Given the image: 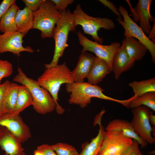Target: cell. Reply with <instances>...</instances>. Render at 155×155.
<instances>
[{
  "label": "cell",
  "mask_w": 155,
  "mask_h": 155,
  "mask_svg": "<svg viewBox=\"0 0 155 155\" xmlns=\"http://www.w3.org/2000/svg\"><path fill=\"white\" fill-rule=\"evenodd\" d=\"M41 87L51 94L56 104L55 110L59 115H62L65 110L58 103V93L63 84L73 82L71 71L65 62L57 66L46 69L36 80Z\"/></svg>",
  "instance_id": "obj_1"
},
{
  "label": "cell",
  "mask_w": 155,
  "mask_h": 155,
  "mask_svg": "<svg viewBox=\"0 0 155 155\" xmlns=\"http://www.w3.org/2000/svg\"><path fill=\"white\" fill-rule=\"evenodd\" d=\"M65 89L70 93L68 102L76 104L82 108L87 106L92 98L95 97L118 102L128 107L129 99L119 100L110 97L103 93L104 90L97 85H93L85 82L65 84Z\"/></svg>",
  "instance_id": "obj_2"
},
{
  "label": "cell",
  "mask_w": 155,
  "mask_h": 155,
  "mask_svg": "<svg viewBox=\"0 0 155 155\" xmlns=\"http://www.w3.org/2000/svg\"><path fill=\"white\" fill-rule=\"evenodd\" d=\"M17 70L13 81L26 86L29 90L33 98L32 105L35 111L43 115L53 111L56 104L49 92L36 81L28 77L20 67H18Z\"/></svg>",
  "instance_id": "obj_3"
},
{
  "label": "cell",
  "mask_w": 155,
  "mask_h": 155,
  "mask_svg": "<svg viewBox=\"0 0 155 155\" xmlns=\"http://www.w3.org/2000/svg\"><path fill=\"white\" fill-rule=\"evenodd\" d=\"M75 27L70 10L67 9L61 12V16L57 20L53 31V37L55 42L53 57L50 63L44 65L46 69L58 65L59 58L69 46L67 42L69 33L70 31H75Z\"/></svg>",
  "instance_id": "obj_4"
},
{
  "label": "cell",
  "mask_w": 155,
  "mask_h": 155,
  "mask_svg": "<svg viewBox=\"0 0 155 155\" xmlns=\"http://www.w3.org/2000/svg\"><path fill=\"white\" fill-rule=\"evenodd\" d=\"M72 16L75 27L80 25L84 34L90 35L95 42L101 44H102L103 39L98 36V31L101 28L109 30L115 27V24L110 19L94 17L88 15L84 11L80 4L76 6Z\"/></svg>",
  "instance_id": "obj_5"
},
{
  "label": "cell",
  "mask_w": 155,
  "mask_h": 155,
  "mask_svg": "<svg viewBox=\"0 0 155 155\" xmlns=\"http://www.w3.org/2000/svg\"><path fill=\"white\" fill-rule=\"evenodd\" d=\"M33 29L40 30L43 38L53 37V29L61 16V12L56 9L53 2L51 0H44L38 9L33 12Z\"/></svg>",
  "instance_id": "obj_6"
},
{
  "label": "cell",
  "mask_w": 155,
  "mask_h": 155,
  "mask_svg": "<svg viewBox=\"0 0 155 155\" xmlns=\"http://www.w3.org/2000/svg\"><path fill=\"white\" fill-rule=\"evenodd\" d=\"M118 9L123 18L118 17L117 20L124 29V35L125 38L134 37L142 43L150 52L152 60L155 63V44L149 39L142 29L132 19L128 11L123 6L120 5Z\"/></svg>",
  "instance_id": "obj_7"
},
{
  "label": "cell",
  "mask_w": 155,
  "mask_h": 155,
  "mask_svg": "<svg viewBox=\"0 0 155 155\" xmlns=\"http://www.w3.org/2000/svg\"><path fill=\"white\" fill-rule=\"evenodd\" d=\"M79 42L83 46L82 53L90 51L94 53L96 57L106 61L111 70L114 56L121 46L118 42H114L109 45H103L93 41L85 36L80 31L77 34Z\"/></svg>",
  "instance_id": "obj_8"
},
{
  "label": "cell",
  "mask_w": 155,
  "mask_h": 155,
  "mask_svg": "<svg viewBox=\"0 0 155 155\" xmlns=\"http://www.w3.org/2000/svg\"><path fill=\"white\" fill-rule=\"evenodd\" d=\"M133 140L114 131H104L102 143L98 155H114L125 151Z\"/></svg>",
  "instance_id": "obj_9"
},
{
  "label": "cell",
  "mask_w": 155,
  "mask_h": 155,
  "mask_svg": "<svg viewBox=\"0 0 155 155\" xmlns=\"http://www.w3.org/2000/svg\"><path fill=\"white\" fill-rule=\"evenodd\" d=\"M133 115L130 123L135 132L148 143H155V138L152 136V127L150 121L152 113L148 107L142 106L132 109Z\"/></svg>",
  "instance_id": "obj_10"
},
{
  "label": "cell",
  "mask_w": 155,
  "mask_h": 155,
  "mask_svg": "<svg viewBox=\"0 0 155 155\" xmlns=\"http://www.w3.org/2000/svg\"><path fill=\"white\" fill-rule=\"evenodd\" d=\"M0 126H4L22 143L31 136L28 126L24 122L20 114L6 113L0 117Z\"/></svg>",
  "instance_id": "obj_11"
},
{
  "label": "cell",
  "mask_w": 155,
  "mask_h": 155,
  "mask_svg": "<svg viewBox=\"0 0 155 155\" xmlns=\"http://www.w3.org/2000/svg\"><path fill=\"white\" fill-rule=\"evenodd\" d=\"M24 36L18 31L0 34V53L9 52L19 57L22 52L33 53L34 51L31 47L23 46V39Z\"/></svg>",
  "instance_id": "obj_12"
},
{
  "label": "cell",
  "mask_w": 155,
  "mask_h": 155,
  "mask_svg": "<svg viewBox=\"0 0 155 155\" xmlns=\"http://www.w3.org/2000/svg\"><path fill=\"white\" fill-rule=\"evenodd\" d=\"M126 1L129 6L130 11L134 21L136 22L139 21L140 27L146 34H148L152 28L150 22L153 21L154 18L150 12V6L152 1L139 0L136 6L133 8L129 0Z\"/></svg>",
  "instance_id": "obj_13"
},
{
  "label": "cell",
  "mask_w": 155,
  "mask_h": 155,
  "mask_svg": "<svg viewBox=\"0 0 155 155\" xmlns=\"http://www.w3.org/2000/svg\"><path fill=\"white\" fill-rule=\"evenodd\" d=\"M22 143L6 127L0 126V147L5 155H26Z\"/></svg>",
  "instance_id": "obj_14"
},
{
  "label": "cell",
  "mask_w": 155,
  "mask_h": 155,
  "mask_svg": "<svg viewBox=\"0 0 155 155\" xmlns=\"http://www.w3.org/2000/svg\"><path fill=\"white\" fill-rule=\"evenodd\" d=\"M95 57L91 54L85 51L80 55L76 66L71 71L74 82H84L87 78L93 65Z\"/></svg>",
  "instance_id": "obj_15"
},
{
  "label": "cell",
  "mask_w": 155,
  "mask_h": 155,
  "mask_svg": "<svg viewBox=\"0 0 155 155\" xmlns=\"http://www.w3.org/2000/svg\"><path fill=\"white\" fill-rule=\"evenodd\" d=\"M104 130L119 132L126 137L137 141L142 148L146 147L148 145V142L135 132L130 122L128 121L119 119H114L108 123Z\"/></svg>",
  "instance_id": "obj_16"
},
{
  "label": "cell",
  "mask_w": 155,
  "mask_h": 155,
  "mask_svg": "<svg viewBox=\"0 0 155 155\" xmlns=\"http://www.w3.org/2000/svg\"><path fill=\"white\" fill-rule=\"evenodd\" d=\"M135 62L130 58L122 44L115 54L112 63L111 71L114 73L115 79L117 80L122 73L131 68Z\"/></svg>",
  "instance_id": "obj_17"
},
{
  "label": "cell",
  "mask_w": 155,
  "mask_h": 155,
  "mask_svg": "<svg viewBox=\"0 0 155 155\" xmlns=\"http://www.w3.org/2000/svg\"><path fill=\"white\" fill-rule=\"evenodd\" d=\"M111 70L107 62L103 60L95 57L92 67L87 78L88 82L97 85Z\"/></svg>",
  "instance_id": "obj_18"
},
{
  "label": "cell",
  "mask_w": 155,
  "mask_h": 155,
  "mask_svg": "<svg viewBox=\"0 0 155 155\" xmlns=\"http://www.w3.org/2000/svg\"><path fill=\"white\" fill-rule=\"evenodd\" d=\"M122 44L124 45L130 58L135 61L142 59L147 50L142 43L133 37L125 38Z\"/></svg>",
  "instance_id": "obj_19"
},
{
  "label": "cell",
  "mask_w": 155,
  "mask_h": 155,
  "mask_svg": "<svg viewBox=\"0 0 155 155\" xmlns=\"http://www.w3.org/2000/svg\"><path fill=\"white\" fill-rule=\"evenodd\" d=\"M15 20L18 31L24 36L30 30L33 29L34 24L33 12L26 6L22 9L18 10Z\"/></svg>",
  "instance_id": "obj_20"
},
{
  "label": "cell",
  "mask_w": 155,
  "mask_h": 155,
  "mask_svg": "<svg viewBox=\"0 0 155 155\" xmlns=\"http://www.w3.org/2000/svg\"><path fill=\"white\" fill-rule=\"evenodd\" d=\"M95 121L99 125L98 134L90 142H87L82 144V150L79 155H98L102 143L105 130L101 124V119H96Z\"/></svg>",
  "instance_id": "obj_21"
},
{
  "label": "cell",
  "mask_w": 155,
  "mask_h": 155,
  "mask_svg": "<svg viewBox=\"0 0 155 155\" xmlns=\"http://www.w3.org/2000/svg\"><path fill=\"white\" fill-rule=\"evenodd\" d=\"M19 9L15 3L6 10L0 21V31L3 33L18 31L15 19Z\"/></svg>",
  "instance_id": "obj_22"
},
{
  "label": "cell",
  "mask_w": 155,
  "mask_h": 155,
  "mask_svg": "<svg viewBox=\"0 0 155 155\" xmlns=\"http://www.w3.org/2000/svg\"><path fill=\"white\" fill-rule=\"evenodd\" d=\"M33 98L29 90L26 86L19 85L18 97L13 113H20L25 109L32 105Z\"/></svg>",
  "instance_id": "obj_23"
},
{
  "label": "cell",
  "mask_w": 155,
  "mask_h": 155,
  "mask_svg": "<svg viewBox=\"0 0 155 155\" xmlns=\"http://www.w3.org/2000/svg\"><path fill=\"white\" fill-rule=\"evenodd\" d=\"M129 85L133 90L134 97L136 98L147 92H155V78L140 81H134L130 83Z\"/></svg>",
  "instance_id": "obj_24"
},
{
  "label": "cell",
  "mask_w": 155,
  "mask_h": 155,
  "mask_svg": "<svg viewBox=\"0 0 155 155\" xmlns=\"http://www.w3.org/2000/svg\"><path fill=\"white\" fill-rule=\"evenodd\" d=\"M144 106L155 111V92L146 93L131 100L129 103V108L134 109Z\"/></svg>",
  "instance_id": "obj_25"
},
{
  "label": "cell",
  "mask_w": 155,
  "mask_h": 155,
  "mask_svg": "<svg viewBox=\"0 0 155 155\" xmlns=\"http://www.w3.org/2000/svg\"><path fill=\"white\" fill-rule=\"evenodd\" d=\"M19 86L17 84L10 83L4 101L6 113H13L16 102Z\"/></svg>",
  "instance_id": "obj_26"
},
{
  "label": "cell",
  "mask_w": 155,
  "mask_h": 155,
  "mask_svg": "<svg viewBox=\"0 0 155 155\" xmlns=\"http://www.w3.org/2000/svg\"><path fill=\"white\" fill-rule=\"evenodd\" d=\"M51 146L57 155H79L74 146L67 143L58 142Z\"/></svg>",
  "instance_id": "obj_27"
},
{
  "label": "cell",
  "mask_w": 155,
  "mask_h": 155,
  "mask_svg": "<svg viewBox=\"0 0 155 155\" xmlns=\"http://www.w3.org/2000/svg\"><path fill=\"white\" fill-rule=\"evenodd\" d=\"M12 64L8 61L0 59V84L2 79L10 76L13 73Z\"/></svg>",
  "instance_id": "obj_28"
},
{
  "label": "cell",
  "mask_w": 155,
  "mask_h": 155,
  "mask_svg": "<svg viewBox=\"0 0 155 155\" xmlns=\"http://www.w3.org/2000/svg\"><path fill=\"white\" fill-rule=\"evenodd\" d=\"M10 83L7 80L0 84V117L5 114L4 107L5 99Z\"/></svg>",
  "instance_id": "obj_29"
},
{
  "label": "cell",
  "mask_w": 155,
  "mask_h": 155,
  "mask_svg": "<svg viewBox=\"0 0 155 155\" xmlns=\"http://www.w3.org/2000/svg\"><path fill=\"white\" fill-rule=\"evenodd\" d=\"M139 144L133 140L131 145L124 152L123 155H143L139 148Z\"/></svg>",
  "instance_id": "obj_30"
},
{
  "label": "cell",
  "mask_w": 155,
  "mask_h": 155,
  "mask_svg": "<svg viewBox=\"0 0 155 155\" xmlns=\"http://www.w3.org/2000/svg\"><path fill=\"white\" fill-rule=\"evenodd\" d=\"M54 4L56 9L61 12L66 10L68 5L73 3V0H51Z\"/></svg>",
  "instance_id": "obj_31"
},
{
  "label": "cell",
  "mask_w": 155,
  "mask_h": 155,
  "mask_svg": "<svg viewBox=\"0 0 155 155\" xmlns=\"http://www.w3.org/2000/svg\"><path fill=\"white\" fill-rule=\"evenodd\" d=\"M44 0H23L26 6L33 12L37 10Z\"/></svg>",
  "instance_id": "obj_32"
},
{
  "label": "cell",
  "mask_w": 155,
  "mask_h": 155,
  "mask_svg": "<svg viewBox=\"0 0 155 155\" xmlns=\"http://www.w3.org/2000/svg\"><path fill=\"white\" fill-rule=\"evenodd\" d=\"M98 1L101 3L105 7L108 8L116 15L118 17L121 18V15L119 12L118 9L116 6L111 1L108 0H98Z\"/></svg>",
  "instance_id": "obj_33"
},
{
  "label": "cell",
  "mask_w": 155,
  "mask_h": 155,
  "mask_svg": "<svg viewBox=\"0 0 155 155\" xmlns=\"http://www.w3.org/2000/svg\"><path fill=\"white\" fill-rule=\"evenodd\" d=\"M36 149L42 152L44 155H57L53 149L51 145L48 144L42 145L38 146Z\"/></svg>",
  "instance_id": "obj_34"
},
{
  "label": "cell",
  "mask_w": 155,
  "mask_h": 155,
  "mask_svg": "<svg viewBox=\"0 0 155 155\" xmlns=\"http://www.w3.org/2000/svg\"><path fill=\"white\" fill-rule=\"evenodd\" d=\"M15 0H3L0 4V21L3 14L13 3Z\"/></svg>",
  "instance_id": "obj_35"
},
{
  "label": "cell",
  "mask_w": 155,
  "mask_h": 155,
  "mask_svg": "<svg viewBox=\"0 0 155 155\" xmlns=\"http://www.w3.org/2000/svg\"><path fill=\"white\" fill-rule=\"evenodd\" d=\"M155 18H154L153 21L154 23L153 27L151 29L148 34V38L153 43H155Z\"/></svg>",
  "instance_id": "obj_36"
},
{
  "label": "cell",
  "mask_w": 155,
  "mask_h": 155,
  "mask_svg": "<svg viewBox=\"0 0 155 155\" xmlns=\"http://www.w3.org/2000/svg\"><path fill=\"white\" fill-rule=\"evenodd\" d=\"M150 124L152 126L155 127V116L152 113L150 115Z\"/></svg>",
  "instance_id": "obj_37"
},
{
  "label": "cell",
  "mask_w": 155,
  "mask_h": 155,
  "mask_svg": "<svg viewBox=\"0 0 155 155\" xmlns=\"http://www.w3.org/2000/svg\"><path fill=\"white\" fill-rule=\"evenodd\" d=\"M34 155H44L43 153L40 151L36 149L34 151Z\"/></svg>",
  "instance_id": "obj_38"
},
{
  "label": "cell",
  "mask_w": 155,
  "mask_h": 155,
  "mask_svg": "<svg viewBox=\"0 0 155 155\" xmlns=\"http://www.w3.org/2000/svg\"><path fill=\"white\" fill-rule=\"evenodd\" d=\"M125 151L120 152V153H118L117 154H115V155H123V154L124 153Z\"/></svg>",
  "instance_id": "obj_39"
},
{
  "label": "cell",
  "mask_w": 155,
  "mask_h": 155,
  "mask_svg": "<svg viewBox=\"0 0 155 155\" xmlns=\"http://www.w3.org/2000/svg\"></svg>",
  "instance_id": "obj_40"
}]
</instances>
